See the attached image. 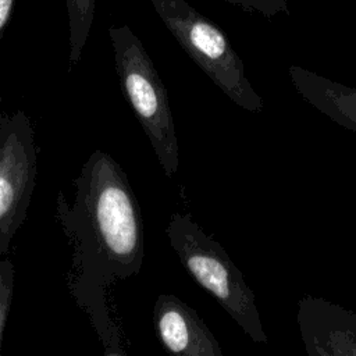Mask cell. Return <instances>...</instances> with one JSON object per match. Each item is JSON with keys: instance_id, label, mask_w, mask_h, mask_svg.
Here are the masks:
<instances>
[{"instance_id": "cell-1", "label": "cell", "mask_w": 356, "mask_h": 356, "mask_svg": "<svg viewBox=\"0 0 356 356\" xmlns=\"http://www.w3.org/2000/svg\"><path fill=\"white\" fill-rule=\"evenodd\" d=\"M72 203L57 193L56 216L72 248L67 284L90 317L106 355H127L107 305L117 281L139 274L145 256L140 204L122 167L95 150L74 179Z\"/></svg>"}, {"instance_id": "cell-2", "label": "cell", "mask_w": 356, "mask_h": 356, "mask_svg": "<svg viewBox=\"0 0 356 356\" xmlns=\"http://www.w3.org/2000/svg\"><path fill=\"white\" fill-rule=\"evenodd\" d=\"M172 250L191 277L207 291L256 343L266 345L256 295L224 248L207 235L191 213H172L165 228Z\"/></svg>"}, {"instance_id": "cell-3", "label": "cell", "mask_w": 356, "mask_h": 356, "mask_svg": "<svg viewBox=\"0 0 356 356\" xmlns=\"http://www.w3.org/2000/svg\"><path fill=\"white\" fill-rule=\"evenodd\" d=\"M108 35L122 95L146 134L164 175L172 178L178 171V140L161 76L129 26H111Z\"/></svg>"}, {"instance_id": "cell-4", "label": "cell", "mask_w": 356, "mask_h": 356, "mask_svg": "<svg viewBox=\"0 0 356 356\" xmlns=\"http://www.w3.org/2000/svg\"><path fill=\"white\" fill-rule=\"evenodd\" d=\"M150 1L181 47L229 100L250 113L263 110L243 61L217 25L184 0Z\"/></svg>"}, {"instance_id": "cell-5", "label": "cell", "mask_w": 356, "mask_h": 356, "mask_svg": "<svg viewBox=\"0 0 356 356\" xmlns=\"http://www.w3.org/2000/svg\"><path fill=\"white\" fill-rule=\"evenodd\" d=\"M38 153L28 115L0 117V257L24 224L36 185Z\"/></svg>"}, {"instance_id": "cell-6", "label": "cell", "mask_w": 356, "mask_h": 356, "mask_svg": "<svg viewBox=\"0 0 356 356\" xmlns=\"http://www.w3.org/2000/svg\"><path fill=\"white\" fill-rule=\"evenodd\" d=\"M298 327L309 356H356V314L323 298L298 302Z\"/></svg>"}, {"instance_id": "cell-7", "label": "cell", "mask_w": 356, "mask_h": 356, "mask_svg": "<svg viewBox=\"0 0 356 356\" xmlns=\"http://www.w3.org/2000/svg\"><path fill=\"white\" fill-rule=\"evenodd\" d=\"M153 328L161 346L182 356H222V349L197 312L175 295L161 293L153 306Z\"/></svg>"}, {"instance_id": "cell-8", "label": "cell", "mask_w": 356, "mask_h": 356, "mask_svg": "<svg viewBox=\"0 0 356 356\" xmlns=\"http://www.w3.org/2000/svg\"><path fill=\"white\" fill-rule=\"evenodd\" d=\"M295 90L338 125L356 132V88L321 76L299 65L288 70Z\"/></svg>"}, {"instance_id": "cell-9", "label": "cell", "mask_w": 356, "mask_h": 356, "mask_svg": "<svg viewBox=\"0 0 356 356\" xmlns=\"http://www.w3.org/2000/svg\"><path fill=\"white\" fill-rule=\"evenodd\" d=\"M96 0H67L70 19V71L81 60L93 17Z\"/></svg>"}, {"instance_id": "cell-10", "label": "cell", "mask_w": 356, "mask_h": 356, "mask_svg": "<svg viewBox=\"0 0 356 356\" xmlns=\"http://www.w3.org/2000/svg\"><path fill=\"white\" fill-rule=\"evenodd\" d=\"M14 282H15V268L10 259L0 257V353L3 334L6 323L8 318L13 295H14Z\"/></svg>"}, {"instance_id": "cell-11", "label": "cell", "mask_w": 356, "mask_h": 356, "mask_svg": "<svg viewBox=\"0 0 356 356\" xmlns=\"http://www.w3.org/2000/svg\"><path fill=\"white\" fill-rule=\"evenodd\" d=\"M231 4L239 6L248 11L259 13L266 18H273L281 13L289 14L286 0H225Z\"/></svg>"}, {"instance_id": "cell-12", "label": "cell", "mask_w": 356, "mask_h": 356, "mask_svg": "<svg viewBox=\"0 0 356 356\" xmlns=\"http://www.w3.org/2000/svg\"><path fill=\"white\" fill-rule=\"evenodd\" d=\"M15 0H0V39L3 36V32L10 21L11 11L14 7Z\"/></svg>"}]
</instances>
